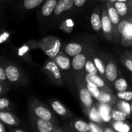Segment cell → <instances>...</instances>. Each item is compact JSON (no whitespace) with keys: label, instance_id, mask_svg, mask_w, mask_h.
<instances>
[{"label":"cell","instance_id":"obj_1","mask_svg":"<svg viewBox=\"0 0 132 132\" xmlns=\"http://www.w3.org/2000/svg\"><path fill=\"white\" fill-rule=\"evenodd\" d=\"M61 42L56 37L50 36L43 39L39 43V47L51 59L60 54L61 50Z\"/></svg>","mask_w":132,"mask_h":132},{"label":"cell","instance_id":"obj_2","mask_svg":"<svg viewBox=\"0 0 132 132\" xmlns=\"http://www.w3.org/2000/svg\"><path fill=\"white\" fill-rule=\"evenodd\" d=\"M43 71L47 74L50 79L54 82L56 85L63 86V80L62 77V73L60 71V68L53 60V59H50L43 65Z\"/></svg>","mask_w":132,"mask_h":132},{"label":"cell","instance_id":"obj_3","mask_svg":"<svg viewBox=\"0 0 132 132\" xmlns=\"http://www.w3.org/2000/svg\"><path fill=\"white\" fill-rule=\"evenodd\" d=\"M79 88V96L80 100L81 102V104L83 106V108L84 111L87 112V114L89 112V111L93 107L94 104V97L87 87V85H84L82 84H78Z\"/></svg>","mask_w":132,"mask_h":132},{"label":"cell","instance_id":"obj_4","mask_svg":"<svg viewBox=\"0 0 132 132\" xmlns=\"http://www.w3.org/2000/svg\"><path fill=\"white\" fill-rule=\"evenodd\" d=\"M32 108H33V113L36 117L50 121L55 124L57 121L56 118L53 115L52 111L49 108H47L45 105L40 104L39 103H35Z\"/></svg>","mask_w":132,"mask_h":132},{"label":"cell","instance_id":"obj_5","mask_svg":"<svg viewBox=\"0 0 132 132\" xmlns=\"http://www.w3.org/2000/svg\"><path fill=\"white\" fill-rule=\"evenodd\" d=\"M101 19H102V29L101 30L103 31V34L108 40H111L113 35H114V26L108 14L107 9H103Z\"/></svg>","mask_w":132,"mask_h":132},{"label":"cell","instance_id":"obj_6","mask_svg":"<svg viewBox=\"0 0 132 132\" xmlns=\"http://www.w3.org/2000/svg\"><path fill=\"white\" fill-rule=\"evenodd\" d=\"M107 12L114 26V34L118 36V34L119 33L118 30V26L121 22V16L118 14L114 3L107 2Z\"/></svg>","mask_w":132,"mask_h":132},{"label":"cell","instance_id":"obj_7","mask_svg":"<svg viewBox=\"0 0 132 132\" xmlns=\"http://www.w3.org/2000/svg\"><path fill=\"white\" fill-rule=\"evenodd\" d=\"M85 81L87 83H90L91 84H94L99 89L108 92H111V90L109 88L106 82L104 80V79L99 76L98 74H89L87 73L85 76Z\"/></svg>","mask_w":132,"mask_h":132},{"label":"cell","instance_id":"obj_8","mask_svg":"<svg viewBox=\"0 0 132 132\" xmlns=\"http://www.w3.org/2000/svg\"><path fill=\"white\" fill-rule=\"evenodd\" d=\"M54 124L55 123L48 120L42 119L37 117L36 118V127L37 130L40 132H53L61 131V129L57 128V126H55Z\"/></svg>","mask_w":132,"mask_h":132},{"label":"cell","instance_id":"obj_9","mask_svg":"<svg viewBox=\"0 0 132 132\" xmlns=\"http://www.w3.org/2000/svg\"><path fill=\"white\" fill-rule=\"evenodd\" d=\"M118 71L116 64L112 60L108 62L105 66V78L111 84H114V82L118 79Z\"/></svg>","mask_w":132,"mask_h":132},{"label":"cell","instance_id":"obj_10","mask_svg":"<svg viewBox=\"0 0 132 132\" xmlns=\"http://www.w3.org/2000/svg\"><path fill=\"white\" fill-rule=\"evenodd\" d=\"M50 105H51V108L53 110V111L56 114H58V115H60L61 117L70 118V117L73 116L72 113L62 103H60L57 100L52 101L51 103H50Z\"/></svg>","mask_w":132,"mask_h":132},{"label":"cell","instance_id":"obj_11","mask_svg":"<svg viewBox=\"0 0 132 132\" xmlns=\"http://www.w3.org/2000/svg\"><path fill=\"white\" fill-rule=\"evenodd\" d=\"M117 96L114 95L112 92H108L105 90H100L99 95L96 98V100L100 103V104H115L117 101Z\"/></svg>","mask_w":132,"mask_h":132},{"label":"cell","instance_id":"obj_12","mask_svg":"<svg viewBox=\"0 0 132 132\" xmlns=\"http://www.w3.org/2000/svg\"><path fill=\"white\" fill-rule=\"evenodd\" d=\"M53 60L62 70H70L72 67V61L70 60V58H68V56H66L65 55L59 54L53 58Z\"/></svg>","mask_w":132,"mask_h":132},{"label":"cell","instance_id":"obj_13","mask_svg":"<svg viewBox=\"0 0 132 132\" xmlns=\"http://www.w3.org/2000/svg\"><path fill=\"white\" fill-rule=\"evenodd\" d=\"M7 80L9 82L15 83L17 82L20 78V71L14 65H8L5 68Z\"/></svg>","mask_w":132,"mask_h":132},{"label":"cell","instance_id":"obj_14","mask_svg":"<svg viewBox=\"0 0 132 132\" xmlns=\"http://www.w3.org/2000/svg\"><path fill=\"white\" fill-rule=\"evenodd\" d=\"M0 120L4 124L9 126H16L19 125V119L14 114L4 111H1L0 112Z\"/></svg>","mask_w":132,"mask_h":132},{"label":"cell","instance_id":"obj_15","mask_svg":"<svg viewBox=\"0 0 132 132\" xmlns=\"http://www.w3.org/2000/svg\"><path fill=\"white\" fill-rule=\"evenodd\" d=\"M74 5V0H60L54 9V15H59L62 12L70 10Z\"/></svg>","mask_w":132,"mask_h":132},{"label":"cell","instance_id":"obj_16","mask_svg":"<svg viewBox=\"0 0 132 132\" xmlns=\"http://www.w3.org/2000/svg\"><path fill=\"white\" fill-rule=\"evenodd\" d=\"M83 51V46L82 45L77 43H70L66 45L64 47V52L66 54H67L70 56H75Z\"/></svg>","mask_w":132,"mask_h":132},{"label":"cell","instance_id":"obj_17","mask_svg":"<svg viewBox=\"0 0 132 132\" xmlns=\"http://www.w3.org/2000/svg\"><path fill=\"white\" fill-rule=\"evenodd\" d=\"M72 67L75 70H82L85 67L87 63V57L82 53L73 56L72 59Z\"/></svg>","mask_w":132,"mask_h":132},{"label":"cell","instance_id":"obj_18","mask_svg":"<svg viewBox=\"0 0 132 132\" xmlns=\"http://www.w3.org/2000/svg\"><path fill=\"white\" fill-rule=\"evenodd\" d=\"M57 0H46L44 5L42 7V15L43 16H50L53 12H54V9L56 8V5L57 4Z\"/></svg>","mask_w":132,"mask_h":132},{"label":"cell","instance_id":"obj_19","mask_svg":"<svg viewBox=\"0 0 132 132\" xmlns=\"http://www.w3.org/2000/svg\"><path fill=\"white\" fill-rule=\"evenodd\" d=\"M90 24L92 29L97 32L102 29V19L101 15L99 14V12H94L92 13L90 16Z\"/></svg>","mask_w":132,"mask_h":132},{"label":"cell","instance_id":"obj_20","mask_svg":"<svg viewBox=\"0 0 132 132\" xmlns=\"http://www.w3.org/2000/svg\"><path fill=\"white\" fill-rule=\"evenodd\" d=\"M100 104V103H99ZM110 104H100V108H98L102 120L104 121L108 122L111 120V111L112 108L110 107Z\"/></svg>","mask_w":132,"mask_h":132},{"label":"cell","instance_id":"obj_21","mask_svg":"<svg viewBox=\"0 0 132 132\" xmlns=\"http://www.w3.org/2000/svg\"><path fill=\"white\" fill-rule=\"evenodd\" d=\"M71 127L73 128L76 131L80 132H89L90 131V124L87 122L82 121V120H77L73 121L70 123Z\"/></svg>","mask_w":132,"mask_h":132},{"label":"cell","instance_id":"obj_22","mask_svg":"<svg viewBox=\"0 0 132 132\" xmlns=\"http://www.w3.org/2000/svg\"><path fill=\"white\" fill-rule=\"evenodd\" d=\"M116 108L122 111L123 112H125L126 114H128V116L129 118L131 117V104L129 101H123L121 99L117 100L116 103Z\"/></svg>","mask_w":132,"mask_h":132},{"label":"cell","instance_id":"obj_23","mask_svg":"<svg viewBox=\"0 0 132 132\" xmlns=\"http://www.w3.org/2000/svg\"><path fill=\"white\" fill-rule=\"evenodd\" d=\"M129 117L122 111L118 108H112L111 121H125Z\"/></svg>","mask_w":132,"mask_h":132},{"label":"cell","instance_id":"obj_24","mask_svg":"<svg viewBox=\"0 0 132 132\" xmlns=\"http://www.w3.org/2000/svg\"><path fill=\"white\" fill-rule=\"evenodd\" d=\"M111 127L118 132H129L131 129L125 121H111Z\"/></svg>","mask_w":132,"mask_h":132},{"label":"cell","instance_id":"obj_25","mask_svg":"<svg viewBox=\"0 0 132 132\" xmlns=\"http://www.w3.org/2000/svg\"><path fill=\"white\" fill-rule=\"evenodd\" d=\"M118 14L120 15V16L121 18H124L127 15L128 12V5L126 2H120V1H117L114 3Z\"/></svg>","mask_w":132,"mask_h":132},{"label":"cell","instance_id":"obj_26","mask_svg":"<svg viewBox=\"0 0 132 132\" xmlns=\"http://www.w3.org/2000/svg\"><path fill=\"white\" fill-rule=\"evenodd\" d=\"M87 114L89 115L90 119L91 121H93L94 122H96L97 124H101V123L103 122V120H102V118L101 116L100 111L95 107H92L91 109L87 113Z\"/></svg>","mask_w":132,"mask_h":132},{"label":"cell","instance_id":"obj_27","mask_svg":"<svg viewBox=\"0 0 132 132\" xmlns=\"http://www.w3.org/2000/svg\"><path fill=\"white\" fill-rule=\"evenodd\" d=\"M113 84H114V89L117 91H124V90H128V84L127 80L123 77L118 78L114 82Z\"/></svg>","mask_w":132,"mask_h":132},{"label":"cell","instance_id":"obj_28","mask_svg":"<svg viewBox=\"0 0 132 132\" xmlns=\"http://www.w3.org/2000/svg\"><path fill=\"white\" fill-rule=\"evenodd\" d=\"M93 61L95 63V65L97 67V69L99 73L101 74V76L105 77V65L104 64V63L101 60V58L97 56H94Z\"/></svg>","mask_w":132,"mask_h":132},{"label":"cell","instance_id":"obj_29","mask_svg":"<svg viewBox=\"0 0 132 132\" xmlns=\"http://www.w3.org/2000/svg\"><path fill=\"white\" fill-rule=\"evenodd\" d=\"M84 70H85L86 73H89V74H98L99 73L95 63L91 60H89L87 61V63L85 64Z\"/></svg>","mask_w":132,"mask_h":132},{"label":"cell","instance_id":"obj_30","mask_svg":"<svg viewBox=\"0 0 132 132\" xmlns=\"http://www.w3.org/2000/svg\"><path fill=\"white\" fill-rule=\"evenodd\" d=\"M118 99H121L126 101H132V90H124V91H118L116 94Z\"/></svg>","mask_w":132,"mask_h":132},{"label":"cell","instance_id":"obj_31","mask_svg":"<svg viewBox=\"0 0 132 132\" xmlns=\"http://www.w3.org/2000/svg\"><path fill=\"white\" fill-rule=\"evenodd\" d=\"M43 0H24L23 5L26 9H32L39 5Z\"/></svg>","mask_w":132,"mask_h":132},{"label":"cell","instance_id":"obj_32","mask_svg":"<svg viewBox=\"0 0 132 132\" xmlns=\"http://www.w3.org/2000/svg\"><path fill=\"white\" fill-rule=\"evenodd\" d=\"M121 61L123 64L125 66V67L132 73V56H121Z\"/></svg>","mask_w":132,"mask_h":132},{"label":"cell","instance_id":"obj_33","mask_svg":"<svg viewBox=\"0 0 132 132\" xmlns=\"http://www.w3.org/2000/svg\"><path fill=\"white\" fill-rule=\"evenodd\" d=\"M30 50V47L28 45H23L22 47H20L18 50V55L21 57L26 56V54L29 53V51Z\"/></svg>","mask_w":132,"mask_h":132},{"label":"cell","instance_id":"obj_34","mask_svg":"<svg viewBox=\"0 0 132 132\" xmlns=\"http://www.w3.org/2000/svg\"><path fill=\"white\" fill-rule=\"evenodd\" d=\"M9 105H10V103H9V101L5 97H2L0 98V109L1 111H3L5 109H7L9 108Z\"/></svg>","mask_w":132,"mask_h":132},{"label":"cell","instance_id":"obj_35","mask_svg":"<svg viewBox=\"0 0 132 132\" xmlns=\"http://www.w3.org/2000/svg\"><path fill=\"white\" fill-rule=\"evenodd\" d=\"M90 131L93 132L104 131V128H102L101 127H99L98 124L94 121L93 123H90Z\"/></svg>","mask_w":132,"mask_h":132},{"label":"cell","instance_id":"obj_36","mask_svg":"<svg viewBox=\"0 0 132 132\" xmlns=\"http://www.w3.org/2000/svg\"><path fill=\"white\" fill-rule=\"evenodd\" d=\"M6 79H7V77H6L5 70L2 67H0V80H1V83L3 84Z\"/></svg>","mask_w":132,"mask_h":132},{"label":"cell","instance_id":"obj_37","mask_svg":"<svg viewBox=\"0 0 132 132\" xmlns=\"http://www.w3.org/2000/svg\"><path fill=\"white\" fill-rule=\"evenodd\" d=\"M9 32H2L0 36V43H3L9 39Z\"/></svg>","mask_w":132,"mask_h":132},{"label":"cell","instance_id":"obj_38","mask_svg":"<svg viewBox=\"0 0 132 132\" xmlns=\"http://www.w3.org/2000/svg\"><path fill=\"white\" fill-rule=\"evenodd\" d=\"M86 1L87 0H74V5L77 7H81L85 4Z\"/></svg>","mask_w":132,"mask_h":132},{"label":"cell","instance_id":"obj_39","mask_svg":"<svg viewBox=\"0 0 132 132\" xmlns=\"http://www.w3.org/2000/svg\"><path fill=\"white\" fill-rule=\"evenodd\" d=\"M5 128L4 127V125H3V122L1 121L0 122V132H5Z\"/></svg>","mask_w":132,"mask_h":132},{"label":"cell","instance_id":"obj_40","mask_svg":"<svg viewBox=\"0 0 132 132\" xmlns=\"http://www.w3.org/2000/svg\"><path fill=\"white\" fill-rule=\"evenodd\" d=\"M104 131L107 132V131H111V132H114L115 130L111 127V128H104Z\"/></svg>","mask_w":132,"mask_h":132},{"label":"cell","instance_id":"obj_41","mask_svg":"<svg viewBox=\"0 0 132 132\" xmlns=\"http://www.w3.org/2000/svg\"><path fill=\"white\" fill-rule=\"evenodd\" d=\"M108 2H112V3H114L115 2H117V1H118V0H107Z\"/></svg>","mask_w":132,"mask_h":132},{"label":"cell","instance_id":"obj_42","mask_svg":"<svg viewBox=\"0 0 132 132\" xmlns=\"http://www.w3.org/2000/svg\"><path fill=\"white\" fill-rule=\"evenodd\" d=\"M118 1H120V2H128V0H118ZM129 1V0H128Z\"/></svg>","mask_w":132,"mask_h":132},{"label":"cell","instance_id":"obj_43","mask_svg":"<svg viewBox=\"0 0 132 132\" xmlns=\"http://www.w3.org/2000/svg\"><path fill=\"white\" fill-rule=\"evenodd\" d=\"M131 118H132V101L131 103Z\"/></svg>","mask_w":132,"mask_h":132},{"label":"cell","instance_id":"obj_44","mask_svg":"<svg viewBox=\"0 0 132 132\" xmlns=\"http://www.w3.org/2000/svg\"><path fill=\"white\" fill-rule=\"evenodd\" d=\"M129 1H130V2H132V0H129Z\"/></svg>","mask_w":132,"mask_h":132},{"label":"cell","instance_id":"obj_45","mask_svg":"<svg viewBox=\"0 0 132 132\" xmlns=\"http://www.w3.org/2000/svg\"><path fill=\"white\" fill-rule=\"evenodd\" d=\"M131 56H132V54H131Z\"/></svg>","mask_w":132,"mask_h":132}]
</instances>
